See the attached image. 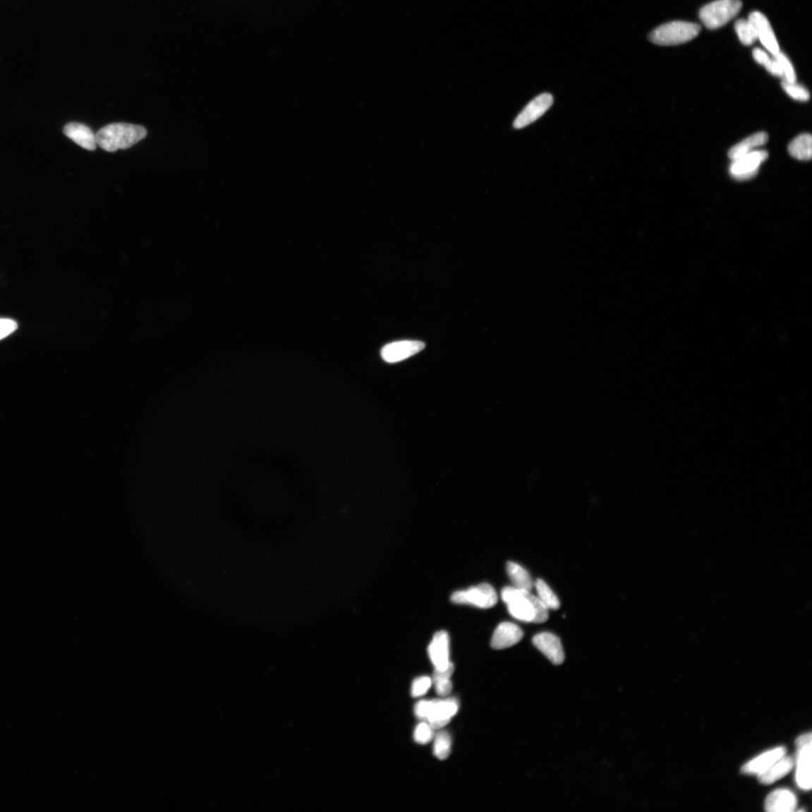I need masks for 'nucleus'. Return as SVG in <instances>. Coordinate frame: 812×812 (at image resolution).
I'll return each mask as SVG.
<instances>
[{"label": "nucleus", "mask_w": 812, "mask_h": 812, "mask_svg": "<svg viewBox=\"0 0 812 812\" xmlns=\"http://www.w3.org/2000/svg\"><path fill=\"white\" fill-rule=\"evenodd\" d=\"M452 738L447 732L442 731L435 737L433 752L438 759H447L452 751Z\"/></svg>", "instance_id": "nucleus-24"}, {"label": "nucleus", "mask_w": 812, "mask_h": 812, "mask_svg": "<svg viewBox=\"0 0 812 812\" xmlns=\"http://www.w3.org/2000/svg\"><path fill=\"white\" fill-rule=\"evenodd\" d=\"M554 99L552 95L544 93L536 97L519 114L514 122V128L521 129L541 118L552 106Z\"/></svg>", "instance_id": "nucleus-8"}, {"label": "nucleus", "mask_w": 812, "mask_h": 812, "mask_svg": "<svg viewBox=\"0 0 812 812\" xmlns=\"http://www.w3.org/2000/svg\"><path fill=\"white\" fill-rule=\"evenodd\" d=\"M425 347V343L420 341H399L383 347L381 356L385 362L394 363L416 356Z\"/></svg>", "instance_id": "nucleus-10"}, {"label": "nucleus", "mask_w": 812, "mask_h": 812, "mask_svg": "<svg viewBox=\"0 0 812 812\" xmlns=\"http://www.w3.org/2000/svg\"><path fill=\"white\" fill-rule=\"evenodd\" d=\"M64 134L79 146L88 151H95L97 147L96 135L87 126L80 123H68L63 129Z\"/></svg>", "instance_id": "nucleus-16"}, {"label": "nucleus", "mask_w": 812, "mask_h": 812, "mask_svg": "<svg viewBox=\"0 0 812 812\" xmlns=\"http://www.w3.org/2000/svg\"><path fill=\"white\" fill-rule=\"evenodd\" d=\"M786 756V749L780 747L766 751L742 766L741 772L748 775H760L768 770L776 761Z\"/></svg>", "instance_id": "nucleus-15"}, {"label": "nucleus", "mask_w": 812, "mask_h": 812, "mask_svg": "<svg viewBox=\"0 0 812 812\" xmlns=\"http://www.w3.org/2000/svg\"><path fill=\"white\" fill-rule=\"evenodd\" d=\"M764 66L765 67L766 70H768L773 75L782 78L784 77L780 63L775 59V56L774 59H771L770 57L768 62L766 63Z\"/></svg>", "instance_id": "nucleus-32"}, {"label": "nucleus", "mask_w": 812, "mask_h": 812, "mask_svg": "<svg viewBox=\"0 0 812 812\" xmlns=\"http://www.w3.org/2000/svg\"><path fill=\"white\" fill-rule=\"evenodd\" d=\"M501 598L514 619L535 624H543L548 619L549 610L531 591L514 586L506 587L502 590Z\"/></svg>", "instance_id": "nucleus-1"}, {"label": "nucleus", "mask_w": 812, "mask_h": 812, "mask_svg": "<svg viewBox=\"0 0 812 812\" xmlns=\"http://www.w3.org/2000/svg\"><path fill=\"white\" fill-rule=\"evenodd\" d=\"M507 570L514 587L531 591L533 588V582L527 570L519 564L514 562L507 563Z\"/></svg>", "instance_id": "nucleus-20"}, {"label": "nucleus", "mask_w": 812, "mask_h": 812, "mask_svg": "<svg viewBox=\"0 0 812 812\" xmlns=\"http://www.w3.org/2000/svg\"><path fill=\"white\" fill-rule=\"evenodd\" d=\"M794 760L792 757L783 758L776 761L768 770L758 775L761 783L770 784L780 780L794 768Z\"/></svg>", "instance_id": "nucleus-18"}, {"label": "nucleus", "mask_w": 812, "mask_h": 812, "mask_svg": "<svg viewBox=\"0 0 812 812\" xmlns=\"http://www.w3.org/2000/svg\"><path fill=\"white\" fill-rule=\"evenodd\" d=\"M432 679L428 677H419L411 685V695L415 698L424 696L427 693L432 685Z\"/></svg>", "instance_id": "nucleus-28"}, {"label": "nucleus", "mask_w": 812, "mask_h": 812, "mask_svg": "<svg viewBox=\"0 0 812 812\" xmlns=\"http://www.w3.org/2000/svg\"><path fill=\"white\" fill-rule=\"evenodd\" d=\"M741 7V0H716L701 8L700 18L706 28L718 29L736 17Z\"/></svg>", "instance_id": "nucleus-4"}, {"label": "nucleus", "mask_w": 812, "mask_h": 812, "mask_svg": "<svg viewBox=\"0 0 812 812\" xmlns=\"http://www.w3.org/2000/svg\"><path fill=\"white\" fill-rule=\"evenodd\" d=\"M523 636L521 629L511 622H503L496 629L491 639V647L496 650L510 648L518 644Z\"/></svg>", "instance_id": "nucleus-14"}, {"label": "nucleus", "mask_w": 812, "mask_h": 812, "mask_svg": "<svg viewBox=\"0 0 812 812\" xmlns=\"http://www.w3.org/2000/svg\"><path fill=\"white\" fill-rule=\"evenodd\" d=\"M147 130L140 125L114 123L105 126L96 135L97 145L108 152L128 150L147 136Z\"/></svg>", "instance_id": "nucleus-2"}, {"label": "nucleus", "mask_w": 812, "mask_h": 812, "mask_svg": "<svg viewBox=\"0 0 812 812\" xmlns=\"http://www.w3.org/2000/svg\"><path fill=\"white\" fill-rule=\"evenodd\" d=\"M535 587L537 593H538L537 597L540 599L548 610H557L559 608L560 603L556 594L543 579H537Z\"/></svg>", "instance_id": "nucleus-22"}, {"label": "nucleus", "mask_w": 812, "mask_h": 812, "mask_svg": "<svg viewBox=\"0 0 812 812\" xmlns=\"http://www.w3.org/2000/svg\"><path fill=\"white\" fill-rule=\"evenodd\" d=\"M753 56L756 60L761 65L765 66L768 62L770 57L763 50L761 49H756L753 51Z\"/></svg>", "instance_id": "nucleus-33"}, {"label": "nucleus", "mask_w": 812, "mask_h": 812, "mask_svg": "<svg viewBox=\"0 0 812 812\" xmlns=\"http://www.w3.org/2000/svg\"><path fill=\"white\" fill-rule=\"evenodd\" d=\"M451 600L455 604L470 605L480 609H490L497 603L498 597L495 589L484 583L465 590L454 592Z\"/></svg>", "instance_id": "nucleus-5"}, {"label": "nucleus", "mask_w": 812, "mask_h": 812, "mask_svg": "<svg viewBox=\"0 0 812 812\" xmlns=\"http://www.w3.org/2000/svg\"><path fill=\"white\" fill-rule=\"evenodd\" d=\"M701 27L694 23L672 21L655 29L650 34L651 42L662 47L688 42L699 35Z\"/></svg>", "instance_id": "nucleus-3"}, {"label": "nucleus", "mask_w": 812, "mask_h": 812, "mask_svg": "<svg viewBox=\"0 0 812 812\" xmlns=\"http://www.w3.org/2000/svg\"><path fill=\"white\" fill-rule=\"evenodd\" d=\"M769 139L768 135L765 132H760L753 134L745 140L731 148L729 152V157L732 161L736 159L751 152L753 148L763 145L768 143Z\"/></svg>", "instance_id": "nucleus-19"}, {"label": "nucleus", "mask_w": 812, "mask_h": 812, "mask_svg": "<svg viewBox=\"0 0 812 812\" xmlns=\"http://www.w3.org/2000/svg\"><path fill=\"white\" fill-rule=\"evenodd\" d=\"M459 704L454 698L431 701L430 713L425 720L434 729L447 725L459 712Z\"/></svg>", "instance_id": "nucleus-9"}, {"label": "nucleus", "mask_w": 812, "mask_h": 812, "mask_svg": "<svg viewBox=\"0 0 812 812\" xmlns=\"http://www.w3.org/2000/svg\"><path fill=\"white\" fill-rule=\"evenodd\" d=\"M18 324L13 320L0 318V340L13 333Z\"/></svg>", "instance_id": "nucleus-29"}, {"label": "nucleus", "mask_w": 812, "mask_h": 812, "mask_svg": "<svg viewBox=\"0 0 812 812\" xmlns=\"http://www.w3.org/2000/svg\"><path fill=\"white\" fill-rule=\"evenodd\" d=\"M774 56L775 57V59L780 63L783 72L784 80L788 83H796V77L795 71L794 70L792 63L790 61H789L787 57L781 52Z\"/></svg>", "instance_id": "nucleus-27"}, {"label": "nucleus", "mask_w": 812, "mask_h": 812, "mask_svg": "<svg viewBox=\"0 0 812 812\" xmlns=\"http://www.w3.org/2000/svg\"><path fill=\"white\" fill-rule=\"evenodd\" d=\"M735 29L743 44L751 45L758 40L757 30L749 20H738L736 22Z\"/></svg>", "instance_id": "nucleus-23"}, {"label": "nucleus", "mask_w": 812, "mask_h": 812, "mask_svg": "<svg viewBox=\"0 0 812 812\" xmlns=\"http://www.w3.org/2000/svg\"><path fill=\"white\" fill-rule=\"evenodd\" d=\"M748 20L756 28L758 39L763 47L773 56L779 54L780 52V44L768 18L760 11H753Z\"/></svg>", "instance_id": "nucleus-13"}, {"label": "nucleus", "mask_w": 812, "mask_h": 812, "mask_svg": "<svg viewBox=\"0 0 812 812\" xmlns=\"http://www.w3.org/2000/svg\"><path fill=\"white\" fill-rule=\"evenodd\" d=\"M434 737V729L426 722L420 723L414 733L415 741L420 745H426Z\"/></svg>", "instance_id": "nucleus-26"}, {"label": "nucleus", "mask_w": 812, "mask_h": 812, "mask_svg": "<svg viewBox=\"0 0 812 812\" xmlns=\"http://www.w3.org/2000/svg\"><path fill=\"white\" fill-rule=\"evenodd\" d=\"M790 154L799 161H808L812 155V139L808 133L800 135L788 146Z\"/></svg>", "instance_id": "nucleus-21"}, {"label": "nucleus", "mask_w": 812, "mask_h": 812, "mask_svg": "<svg viewBox=\"0 0 812 812\" xmlns=\"http://www.w3.org/2000/svg\"><path fill=\"white\" fill-rule=\"evenodd\" d=\"M431 701H421L415 707V713L418 718L425 722L430 713Z\"/></svg>", "instance_id": "nucleus-30"}, {"label": "nucleus", "mask_w": 812, "mask_h": 812, "mask_svg": "<svg viewBox=\"0 0 812 812\" xmlns=\"http://www.w3.org/2000/svg\"><path fill=\"white\" fill-rule=\"evenodd\" d=\"M430 659L437 669H444L452 665L450 660V638L447 632L439 631L434 635L428 647Z\"/></svg>", "instance_id": "nucleus-11"}, {"label": "nucleus", "mask_w": 812, "mask_h": 812, "mask_svg": "<svg viewBox=\"0 0 812 812\" xmlns=\"http://www.w3.org/2000/svg\"><path fill=\"white\" fill-rule=\"evenodd\" d=\"M435 689L438 695L441 696H448L452 690V682L450 680L440 681L433 683Z\"/></svg>", "instance_id": "nucleus-31"}, {"label": "nucleus", "mask_w": 812, "mask_h": 812, "mask_svg": "<svg viewBox=\"0 0 812 812\" xmlns=\"http://www.w3.org/2000/svg\"><path fill=\"white\" fill-rule=\"evenodd\" d=\"M768 158L765 151L751 152L734 161L730 174L737 180H747L756 176L760 165Z\"/></svg>", "instance_id": "nucleus-7"}, {"label": "nucleus", "mask_w": 812, "mask_h": 812, "mask_svg": "<svg viewBox=\"0 0 812 812\" xmlns=\"http://www.w3.org/2000/svg\"><path fill=\"white\" fill-rule=\"evenodd\" d=\"M797 806L795 794L786 789H779L772 792L765 802V809L768 812H792Z\"/></svg>", "instance_id": "nucleus-17"}, {"label": "nucleus", "mask_w": 812, "mask_h": 812, "mask_svg": "<svg viewBox=\"0 0 812 812\" xmlns=\"http://www.w3.org/2000/svg\"><path fill=\"white\" fill-rule=\"evenodd\" d=\"M782 87L789 96L797 101L806 102L810 98L808 91L803 86L796 85V83H788L784 80Z\"/></svg>", "instance_id": "nucleus-25"}, {"label": "nucleus", "mask_w": 812, "mask_h": 812, "mask_svg": "<svg viewBox=\"0 0 812 812\" xmlns=\"http://www.w3.org/2000/svg\"><path fill=\"white\" fill-rule=\"evenodd\" d=\"M533 645L555 665H562L565 660L560 639L551 633H541L533 638Z\"/></svg>", "instance_id": "nucleus-12"}, {"label": "nucleus", "mask_w": 812, "mask_h": 812, "mask_svg": "<svg viewBox=\"0 0 812 812\" xmlns=\"http://www.w3.org/2000/svg\"><path fill=\"white\" fill-rule=\"evenodd\" d=\"M798 749L796 780L798 786L805 791L811 788V734L799 737L796 741Z\"/></svg>", "instance_id": "nucleus-6"}]
</instances>
